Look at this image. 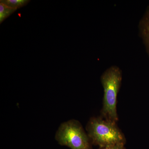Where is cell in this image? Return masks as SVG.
<instances>
[{"mask_svg":"<svg viewBox=\"0 0 149 149\" xmlns=\"http://www.w3.org/2000/svg\"><path fill=\"white\" fill-rule=\"evenodd\" d=\"M55 138L61 146L71 149H91V142L87 133L78 120L72 119L63 123Z\"/></svg>","mask_w":149,"mask_h":149,"instance_id":"cell-3","label":"cell"},{"mask_svg":"<svg viewBox=\"0 0 149 149\" xmlns=\"http://www.w3.org/2000/svg\"><path fill=\"white\" fill-rule=\"evenodd\" d=\"M86 130L92 143L101 148L125 145V136L117 123L111 122L101 116L91 118L86 125Z\"/></svg>","mask_w":149,"mask_h":149,"instance_id":"cell-2","label":"cell"},{"mask_svg":"<svg viewBox=\"0 0 149 149\" xmlns=\"http://www.w3.org/2000/svg\"><path fill=\"white\" fill-rule=\"evenodd\" d=\"M101 149H125V145L120 144V145H117L114 146L103 148Z\"/></svg>","mask_w":149,"mask_h":149,"instance_id":"cell-7","label":"cell"},{"mask_svg":"<svg viewBox=\"0 0 149 149\" xmlns=\"http://www.w3.org/2000/svg\"><path fill=\"white\" fill-rule=\"evenodd\" d=\"M122 79V71L118 67L115 65L107 69L101 77L104 97L100 116L115 123L118 121L116 105Z\"/></svg>","mask_w":149,"mask_h":149,"instance_id":"cell-1","label":"cell"},{"mask_svg":"<svg viewBox=\"0 0 149 149\" xmlns=\"http://www.w3.org/2000/svg\"><path fill=\"white\" fill-rule=\"evenodd\" d=\"M139 28L140 35L149 56V7L141 19Z\"/></svg>","mask_w":149,"mask_h":149,"instance_id":"cell-4","label":"cell"},{"mask_svg":"<svg viewBox=\"0 0 149 149\" xmlns=\"http://www.w3.org/2000/svg\"><path fill=\"white\" fill-rule=\"evenodd\" d=\"M29 0H1L0 2L5 4L10 7L17 10L27 5Z\"/></svg>","mask_w":149,"mask_h":149,"instance_id":"cell-5","label":"cell"},{"mask_svg":"<svg viewBox=\"0 0 149 149\" xmlns=\"http://www.w3.org/2000/svg\"><path fill=\"white\" fill-rule=\"evenodd\" d=\"M17 10L11 8L5 4L0 2V23L1 24L5 19Z\"/></svg>","mask_w":149,"mask_h":149,"instance_id":"cell-6","label":"cell"}]
</instances>
